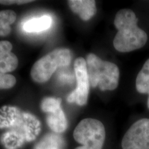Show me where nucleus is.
Returning a JSON list of instances; mask_svg holds the SVG:
<instances>
[{"label":"nucleus","instance_id":"0eeeda50","mask_svg":"<svg viewBox=\"0 0 149 149\" xmlns=\"http://www.w3.org/2000/svg\"><path fill=\"white\" fill-rule=\"evenodd\" d=\"M122 149H149V119H141L129 128L122 141Z\"/></svg>","mask_w":149,"mask_h":149},{"label":"nucleus","instance_id":"ddd939ff","mask_svg":"<svg viewBox=\"0 0 149 149\" xmlns=\"http://www.w3.org/2000/svg\"><path fill=\"white\" fill-rule=\"evenodd\" d=\"M136 89L137 92L148 94L147 105L149 109V59L144 63L136 78Z\"/></svg>","mask_w":149,"mask_h":149},{"label":"nucleus","instance_id":"9b49d317","mask_svg":"<svg viewBox=\"0 0 149 149\" xmlns=\"http://www.w3.org/2000/svg\"><path fill=\"white\" fill-rule=\"evenodd\" d=\"M66 142L58 133H48L44 136L34 149H65Z\"/></svg>","mask_w":149,"mask_h":149},{"label":"nucleus","instance_id":"2eb2a0df","mask_svg":"<svg viewBox=\"0 0 149 149\" xmlns=\"http://www.w3.org/2000/svg\"><path fill=\"white\" fill-rule=\"evenodd\" d=\"M16 84V78L10 74L0 72V89L13 88Z\"/></svg>","mask_w":149,"mask_h":149},{"label":"nucleus","instance_id":"20e7f679","mask_svg":"<svg viewBox=\"0 0 149 149\" xmlns=\"http://www.w3.org/2000/svg\"><path fill=\"white\" fill-rule=\"evenodd\" d=\"M71 52L68 48H57L46 55L33 65L31 76L37 83L48 81L59 67H65L70 64Z\"/></svg>","mask_w":149,"mask_h":149},{"label":"nucleus","instance_id":"f8f14e48","mask_svg":"<svg viewBox=\"0 0 149 149\" xmlns=\"http://www.w3.org/2000/svg\"><path fill=\"white\" fill-rule=\"evenodd\" d=\"M51 24L52 19L51 17L44 15L28 20L24 23L23 28L26 32L38 33L48 29Z\"/></svg>","mask_w":149,"mask_h":149},{"label":"nucleus","instance_id":"7ed1b4c3","mask_svg":"<svg viewBox=\"0 0 149 149\" xmlns=\"http://www.w3.org/2000/svg\"><path fill=\"white\" fill-rule=\"evenodd\" d=\"M86 66L90 85L101 91L117 88L120 79V70L114 63L104 61L93 53L86 57Z\"/></svg>","mask_w":149,"mask_h":149},{"label":"nucleus","instance_id":"1a4fd4ad","mask_svg":"<svg viewBox=\"0 0 149 149\" xmlns=\"http://www.w3.org/2000/svg\"><path fill=\"white\" fill-rule=\"evenodd\" d=\"M13 45L8 41H0V72L8 74L17 68V57L12 52Z\"/></svg>","mask_w":149,"mask_h":149},{"label":"nucleus","instance_id":"9d476101","mask_svg":"<svg viewBox=\"0 0 149 149\" xmlns=\"http://www.w3.org/2000/svg\"><path fill=\"white\" fill-rule=\"evenodd\" d=\"M68 4L74 13L78 15L83 21L91 19L97 13L94 0H69Z\"/></svg>","mask_w":149,"mask_h":149},{"label":"nucleus","instance_id":"6e6552de","mask_svg":"<svg viewBox=\"0 0 149 149\" xmlns=\"http://www.w3.org/2000/svg\"><path fill=\"white\" fill-rule=\"evenodd\" d=\"M41 109L47 114L46 122L55 133H61L68 127V121L61 107V99L46 97L41 103Z\"/></svg>","mask_w":149,"mask_h":149},{"label":"nucleus","instance_id":"f257e3e1","mask_svg":"<svg viewBox=\"0 0 149 149\" xmlns=\"http://www.w3.org/2000/svg\"><path fill=\"white\" fill-rule=\"evenodd\" d=\"M10 128L3 137V144L7 149H15L25 141L34 139L40 130V123L34 116L21 113L16 107L0 109V128Z\"/></svg>","mask_w":149,"mask_h":149},{"label":"nucleus","instance_id":"f3484780","mask_svg":"<svg viewBox=\"0 0 149 149\" xmlns=\"http://www.w3.org/2000/svg\"><path fill=\"white\" fill-rule=\"evenodd\" d=\"M75 149H90L88 148H86V147L85 146H79V147H77Z\"/></svg>","mask_w":149,"mask_h":149},{"label":"nucleus","instance_id":"423d86ee","mask_svg":"<svg viewBox=\"0 0 149 149\" xmlns=\"http://www.w3.org/2000/svg\"><path fill=\"white\" fill-rule=\"evenodd\" d=\"M77 87L67 97V102L84 106L88 101L90 81L87 71L86 61L83 57H78L74 63Z\"/></svg>","mask_w":149,"mask_h":149},{"label":"nucleus","instance_id":"dca6fc26","mask_svg":"<svg viewBox=\"0 0 149 149\" xmlns=\"http://www.w3.org/2000/svg\"><path fill=\"white\" fill-rule=\"evenodd\" d=\"M32 0H0V3L3 5L11 4H25L33 2Z\"/></svg>","mask_w":149,"mask_h":149},{"label":"nucleus","instance_id":"39448f33","mask_svg":"<svg viewBox=\"0 0 149 149\" xmlns=\"http://www.w3.org/2000/svg\"><path fill=\"white\" fill-rule=\"evenodd\" d=\"M73 137L77 143L86 148L102 149L106 138L105 128L95 119H84L76 126Z\"/></svg>","mask_w":149,"mask_h":149},{"label":"nucleus","instance_id":"f03ea898","mask_svg":"<svg viewBox=\"0 0 149 149\" xmlns=\"http://www.w3.org/2000/svg\"><path fill=\"white\" fill-rule=\"evenodd\" d=\"M137 17L130 9H122L117 13L114 25L118 30L113 40V46L117 51L128 53L142 48L148 41L144 31L137 26Z\"/></svg>","mask_w":149,"mask_h":149},{"label":"nucleus","instance_id":"4468645a","mask_svg":"<svg viewBox=\"0 0 149 149\" xmlns=\"http://www.w3.org/2000/svg\"><path fill=\"white\" fill-rule=\"evenodd\" d=\"M16 13L13 10L0 11V37H5L11 32L10 25L15 22Z\"/></svg>","mask_w":149,"mask_h":149}]
</instances>
